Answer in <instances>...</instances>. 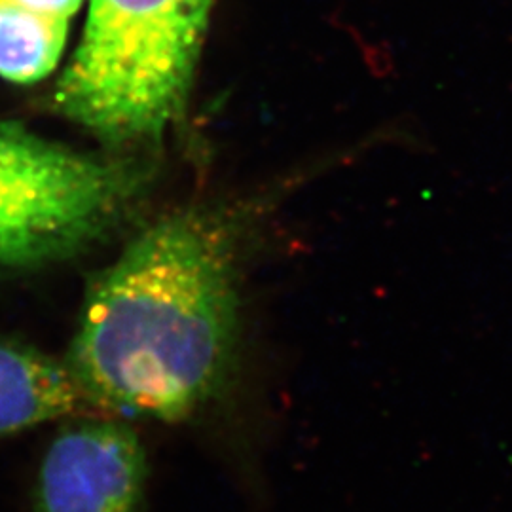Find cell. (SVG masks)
Segmentation results:
<instances>
[{
	"mask_svg": "<svg viewBox=\"0 0 512 512\" xmlns=\"http://www.w3.org/2000/svg\"><path fill=\"white\" fill-rule=\"evenodd\" d=\"M260 211L171 213L93 283L63 361L90 410L181 421L219 395L238 344L239 247Z\"/></svg>",
	"mask_w": 512,
	"mask_h": 512,
	"instance_id": "cell-1",
	"label": "cell"
},
{
	"mask_svg": "<svg viewBox=\"0 0 512 512\" xmlns=\"http://www.w3.org/2000/svg\"><path fill=\"white\" fill-rule=\"evenodd\" d=\"M213 0H90L55 107L110 145H156L186 107Z\"/></svg>",
	"mask_w": 512,
	"mask_h": 512,
	"instance_id": "cell-2",
	"label": "cell"
},
{
	"mask_svg": "<svg viewBox=\"0 0 512 512\" xmlns=\"http://www.w3.org/2000/svg\"><path fill=\"white\" fill-rule=\"evenodd\" d=\"M143 169L0 124V268L73 253L107 232L143 188Z\"/></svg>",
	"mask_w": 512,
	"mask_h": 512,
	"instance_id": "cell-3",
	"label": "cell"
},
{
	"mask_svg": "<svg viewBox=\"0 0 512 512\" xmlns=\"http://www.w3.org/2000/svg\"><path fill=\"white\" fill-rule=\"evenodd\" d=\"M147 452L114 418L61 427L38 463L33 512H145Z\"/></svg>",
	"mask_w": 512,
	"mask_h": 512,
	"instance_id": "cell-4",
	"label": "cell"
},
{
	"mask_svg": "<svg viewBox=\"0 0 512 512\" xmlns=\"http://www.w3.org/2000/svg\"><path fill=\"white\" fill-rule=\"evenodd\" d=\"M90 410L65 363L0 338V439Z\"/></svg>",
	"mask_w": 512,
	"mask_h": 512,
	"instance_id": "cell-5",
	"label": "cell"
},
{
	"mask_svg": "<svg viewBox=\"0 0 512 512\" xmlns=\"http://www.w3.org/2000/svg\"><path fill=\"white\" fill-rule=\"evenodd\" d=\"M69 19L0 2V76L33 84L54 71L63 54Z\"/></svg>",
	"mask_w": 512,
	"mask_h": 512,
	"instance_id": "cell-6",
	"label": "cell"
},
{
	"mask_svg": "<svg viewBox=\"0 0 512 512\" xmlns=\"http://www.w3.org/2000/svg\"><path fill=\"white\" fill-rule=\"evenodd\" d=\"M0 2H8L31 12L61 19L71 18L82 4V0H0Z\"/></svg>",
	"mask_w": 512,
	"mask_h": 512,
	"instance_id": "cell-7",
	"label": "cell"
}]
</instances>
